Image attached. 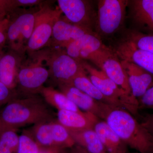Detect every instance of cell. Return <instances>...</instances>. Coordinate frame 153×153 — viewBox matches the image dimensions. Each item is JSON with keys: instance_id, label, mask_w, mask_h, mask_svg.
<instances>
[{"instance_id": "1", "label": "cell", "mask_w": 153, "mask_h": 153, "mask_svg": "<svg viewBox=\"0 0 153 153\" xmlns=\"http://www.w3.org/2000/svg\"><path fill=\"white\" fill-rule=\"evenodd\" d=\"M102 119L121 140L140 153H153V136L135 117L127 111L102 103Z\"/></svg>"}, {"instance_id": "2", "label": "cell", "mask_w": 153, "mask_h": 153, "mask_svg": "<svg viewBox=\"0 0 153 153\" xmlns=\"http://www.w3.org/2000/svg\"><path fill=\"white\" fill-rule=\"evenodd\" d=\"M52 114L42 99L37 97L16 98L6 105L0 113V124L4 129H16L27 125L47 122Z\"/></svg>"}, {"instance_id": "3", "label": "cell", "mask_w": 153, "mask_h": 153, "mask_svg": "<svg viewBox=\"0 0 153 153\" xmlns=\"http://www.w3.org/2000/svg\"><path fill=\"white\" fill-rule=\"evenodd\" d=\"M81 65L89 74V78L94 85L115 106L127 111L134 117L141 116L139 113L138 100L132 94L127 93L110 79L102 70H97L87 62L81 60Z\"/></svg>"}, {"instance_id": "4", "label": "cell", "mask_w": 153, "mask_h": 153, "mask_svg": "<svg viewBox=\"0 0 153 153\" xmlns=\"http://www.w3.org/2000/svg\"><path fill=\"white\" fill-rule=\"evenodd\" d=\"M128 1L100 0L97 3L95 27L97 34L108 36L123 25Z\"/></svg>"}, {"instance_id": "5", "label": "cell", "mask_w": 153, "mask_h": 153, "mask_svg": "<svg viewBox=\"0 0 153 153\" xmlns=\"http://www.w3.org/2000/svg\"><path fill=\"white\" fill-rule=\"evenodd\" d=\"M34 13V30L26 49L30 52L38 51L48 43L52 37L54 25L61 18L62 12L60 9L45 6Z\"/></svg>"}, {"instance_id": "6", "label": "cell", "mask_w": 153, "mask_h": 153, "mask_svg": "<svg viewBox=\"0 0 153 153\" xmlns=\"http://www.w3.org/2000/svg\"><path fill=\"white\" fill-rule=\"evenodd\" d=\"M41 59L46 61L52 74L59 84L71 82L80 72L84 71L81 63L60 49L43 53Z\"/></svg>"}, {"instance_id": "7", "label": "cell", "mask_w": 153, "mask_h": 153, "mask_svg": "<svg viewBox=\"0 0 153 153\" xmlns=\"http://www.w3.org/2000/svg\"><path fill=\"white\" fill-rule=\"evenodd\" d=\"M10 18L7 42L11 50L22 55L33 34L35 25V13H25L18 16Z\"/></svg>"}, {"instance_id": "8", "label": "cell", "mask_w": 153, "mask_h": 153, "mask_svg": "<svg viewBox=\"0 0 153 153\" xmlns=\"http://www.w3.org/2000/svg\"><path fill=\"white\" fill-rule=\"evenodd\" d=\"M59 9L74 25L92 31L95 27L97 13L89 1L83 0H58Z\"/></svg>"}, {"instance_id": "9", "label": "cell", "mask_w": 153, "mask_h": 153, "mask_svg": "<svg viewBox=\"0 0 153 153\" xmlns=\"http://www.w3.org/2000/svg\"><path fill=\"white\" fill-rule=\"evenodd\" d=\"M40 59L37 63L27 66H21L18 73L17 82L22 90L34 92L43 88L49 77V71L42 64Z\"/></svg>"}, {"instance_id": "10", "label": "cell", "mask_w": 153, "mask_h": 153, "mask_svg": "<svg viewBox=\"0 0 153 153\" xmlns=\"http://www.w3.org/2000/svg\"><path fill=\"white\" fill-rule=\"evenodd\" d=\"M121 60L128 61L141 67L153 75V54L138 49L127 39L113 49Z\"/></svg>"}, {"instance_id": "11", "label": "cell", "mask_w": 153, "mask_h": 153, "mask_svg": "<svg viewBox=\"0 0 153 153\" xmlns=\"http://www.w3.org/2000/svg\"><path fill=\"white\" fill-rule=\"evenodd\" d=\"M120 62L127 74L132 94L140 98L153 85V74L134 63L124 60Z\"/></svg>"}, {"instance_id": "12", "label": "cell", "mask_w": 153, "mask_h": 153, "mask_svg": "<svg viewBox=\"0 0 153 153\" xmlns=\"http://www.w3.org/2000/svg\"><path fill=\"white\" fill-rule=\"evenodd\" d=\"M58 122L68 131H80L94 129L99 118L90 112L58 110Z\"/></svg>"}, {"instance_id": "13", "label": "cell", "mask_w": 153, "mask_h": 153, "mask_svg": "<svg viewBox=\"0 0 153 153\" xmlns=\"http://www.w3.org/2000/svg\"><path fill=\"white\" fill-rule=\"evenodd\" d=\"M59 86L61 92L65 94L79 109L85 112L91 113L99 118L102 119L101 102L97 101L74 87L71 82L60 84Z\"/></svg>"}, {"instance_id": "14", "label": "cell", "mask_w": 153, "mask_h": 153, "mask_svg": "<svg viewBox=\"0 0 153 153\" xmlns=\"http://www.w3.org/2000/svg\"><path fill=\"white\" fill-rule=\"evenodd\" d=\"M21 63V55L11 49L0 60V82L11 89L16 85Z\"/></svg>"}, {"instance_id": "15", "label": "cell", "mask_w": 153, "mask_h": 153, "mask_svg": "<svg viewBox=\"0 0 153 153\" xmlns=\"http://www.w3.org/2000/svg\"><path fill=\"white\" fill-rule=\"evenodd\" d=\"M128 7L134 24L153 33V0L128 1Z\"/></svg>"}, {"instance_id": "16", "label": "cell", "mask_w": 153, "mask_h": 153, "mask_svg": "<svg viewBox=\"0 0 153 153\" xmlns=\"http://www.w3.org/2000/svg\"><path fill=\"white\" fill-rule=\"evenodd\" d=\"M100 68L117 85L127 93L132 94L127 74L114 51L104 59Z\"/></svg>"}, {"instance_id": "17", "label": "cell", "mask_w": 153, "mask_h": 153, "mask_svg": "<svg viewBox=\"0 0 153 153\" xmlns=\"http://www.w3.org/2000/svg\"><path fill=\"white\" fill-rule=\"evenodd\" d=\"M92 31L59 19L54 25L52 36L55 44L65 47L68 43Z\"/></svg>"}, {"instance_id": "18", "label": "cell", "mask_w": 153, "mask_h": 153, "mask_svg": "<svg viewBox=\"0 0 153 153\" xmlns=\"http://www.w3.org/2000/svg\"><path fill=\"white\" fill-rule=\"evenodd\" d=\"M113 52V50L105 46L96 33L90 34L86 44L79 52L80 60H90L100 68L103 60Z\"/></svg>"}, {"instance_id": "19", "label": "cell", "mask_w": 153, "mask_h": 153, "mask_svg": "<svg viewBox=\"0 0 153 153\" xmlns=\"http://www.w3.org/2000/svg\"><path fill=\"white\" fill-rule=\"evenodd\" d=\"M94 129L108 153H127V146L105 121H99Z\"/></svg>"}, {"instance_id": "20", "label": "cell", "mask_w": 153, "mask_h": 153, "mask_svg": "<svg viewBox=\"0 0 153 153\" xmlns=\"http://www.w3.org/2000/svg\"><path fill=\"white\" fill-rule=\"evenodd\" d=\"M76 145L91 153L107 152L94 129L80 131H68Z\"/></svg>"}, {"instance_id": "21", "label": "cell", "mask_w": 153, "mask_h": 153, "mask_svg": "<svg viewBox=\"0 0 153 153\" xmlns=\"http://www.w3.org/2000/svg\"><path fill=\"white\" fill-rule=\"evenodd\" d=\"M40 91L46 101L58 110L81 111L61 91H57L51 87H43Z\"/></svg>"}, {"instance_id": "22", "label": "cell", "mask_w": 153, "mask_h": 153, "mask_svg": "<svg viewBox=\"0 0 153 153\" xmlns=\"http://www.w3.org/2000/svg\"><path fill=\"white\" fill-rule=\"evenodd\" d=\"M86 73L85 70L79 73L72 79L71 84L97 101L114 106L111 100L105 97L94 85Z\"/></svg>"}, {"instance_id": "23", "label": "cell", "mask_w": 153, "mask_h": 153, "mask_svg": "<svg viewBox=\"0 0 153 153\" xmlns=\"http://www.w3.org/2000/svg\"><path fill=\"white\" fill-rule=\"evenodd\" d=\"M34 129L35 140L42 150L59 153L55 149L52 138V123L45 122L36 125Z\"/></svg>"}, {"instance_id": "24", "label": "cell", "mask_w": 153, "mask_h": 153, "mask_svg": "<svg viewBox=\"0 0 153 153\" xmlns=\"http://www.w3.org/2000/svg\"><path fill=\"white\" fill-rule=\"evenodd\" d=\"M52 138L55 149L59 152L75 144L69 131L58 123H52Z\"/></svg>"}, {"instance_id": "25", "label": "cell", "mask_w": 153, "mask_h": 153, "mask_svg": "<svg viewBox=\"0 0 153 153\" xmlns=\"http://www.w3.org/2000/svg\"><path fill=\"white\" fill-rule=\"evenodd\" d=\"M19 140L16 130L3 131L0 134V153H17Z\"/></svg>"}, {"instance_id": "26", "label": "cell", "mask_w": 153, "mask_h": 153, "mask_svg": "<svg viewBox=\"0 0 153 153\" xmlns=\"http://www.w3.org/2000/svg\"><path fill=\"white\" fill-rule=\"evenodd\" d=\"M138 49L153 54V36L146 35L137 31L129 33L128 39Z\"/></svg>"}, {"instance_id": "27", "label": "cell", "mask_w": 153, "mask_h": 153, "mask_svg": "<svg viewBox=\"0 0 153 153\" xmlns=\"http://www.w3.org/2000/svg\"><path fill=\"white\" fill-rule=\"evenodd\" d=\"M41 148L34 138L27 134L19 136L17 153H39Z\"/></svg>"}, {"instance_id": "28", "label": "cell", "mask_w": 153, "mask_h": 153, "mask_svg": "<svg viewBox=\"0 0 153 153\" xmlns=\"http://www.w3.org/2000/svg\"><path fill=\"white\" fill-rule=\"evenodd\" d=\"M93 33L85 34L80 38H77L68 43L64 47L66 48L67 54L73 59L80 63L81 60L79 58V52L87 42L90 34Z\"/></svg>"}, {"instance_id": "29", "label": "cell", "mask_w": 153, "mask_h": 153, "mask_svg": "<svg viewBox=\"0 0 153 153\" xmlns=\"http://www.w3.org/2000/svg\"><path fill=\"white\" fill-rule=\"evenodd\" d=\"M16 93L13 89L9 88L0 82V106L16 98Z\"/></svg>"}, {"instance_id": "30", "label": "cell", "mask_w": 153, "mask_h": 153, "mask_svg": "<svg viewBox=\"0 0 153 153\" xmlns=\"http://www.w3.org/2000/svg\"><path fill=\"white\" fill-rule=\"evenodd\" d=\"M139 109H153V85L138 99Z\"/></svg>"}, {"instance_id": "31", "label": "cell", "mask_w": 153, "mask_h": 153, "mask_svg": "<svg viewBox=\"0 0 153 153\" xmlns=\"http://www.w3.org/2000/svg\"><path fill=\"white\" fill-rule=\"evenodd\" d=\"M8 16H0V47H4L7 42V32L10 23Z\"/></svg>"}, {"instance_id": "32", "label": "cell", "mask_w": 153, "mask_h": 153, "mask_svg": "<svg viewBox=\"0 0 153 153\" xmlns=\"http://www.w3.org/2000/svg\"><path fill=\"white\" fill-rule=\"evenodd\" d=\"M16 8V0H0V16L9 15Z\"/></svg>"}, {"instance_id": "33", "label": "cell", "mask_w": 153, "mask_h": 153, "mask_svg": "<svg viewBox=\"0 0 153 153\" xmlns=\"http://www.w3.org/2000/svg\"><path fill=\"white\" fill-rule=\"evenodd\" d=\"M141 123L149 131L153 136V114H146L142 117Z\"/></svg>"}, {"instance_id": "34", "label": "cell", "mask_w": 153, "mask_h": 153, "mask_svg": "<svg viewBox=\"0 0 153 153\" xmlns=\"http://www.w3.org/2000/svg\"><path fill=\"white\" fill-rule=\"evenodd\" d=\"M17 8L21 7H31L38 4L41 1L38 0H16Z\"/></svg>"}, {"instance_id": "35", "label": "cell", "mask_w": 153, "mask_h": 153, "mask_svg": "<svg viewBox=\"0 0 153 153\" xmlns=\"http://www.w3.org/2000/svg\"><path fill=\"white\" fill-rule=\"evenodd\" d=\"M70 150V152L68 153H91L87 152V151L84 149L83 148L79 146L78 145L75 144L72 147ZM103 153H108V152H105Z\"/></svg>"}, {"instance_id": "36", "label": "cell", "mask_w": 153, "mask_h": 153, "mask_svg": "<svg viewBox=\"0 0 153 153\" xmlns=\"http://www.w3.org/2000/svg\"><path fill=\"white\" fill-rule=\"evenodd\" d=\"M3 47H0V60L4 53V51H3Z\"/></svg>"}, {"instance_id": "37", "label": "cell", "mask_w": 153, "mask_h": 153, "mask_svg": "<svg viewBox=\"0 0 153 153\" xmlns=\"http://www.w3.org/2000/svg\"><path fill=\"white\" fill-rule=\"evenodd\" d=\"M39 153H57L55 152H52V151H44L42 150L41 152Z\"/></svg>"}, {"instance_id": "38", "label": "cell", "mask_w": 153, "mask_h": 153, "mask_svg": "<svg viewBox=\"0 0 153 153\" xmlns=\"http://www.w3.org/2000/svg\"><path fill=\"white\" fill-rule=\"evenodd\" d=\"M4 130V129L3 128L2 126L1 125V124H0V134H1V133Z\"/></svg>"}, {"instance_id": "39", "label": "cell", "mask_w": 153, "mask_h": 153, "mask_svg": "<svg viewBox=\"0 0 153 153\" xmlns=\"http://www.w3.org/2000/svg\"><path fill=\"white\" fill-rule=\"evenodd\" d=\"M140 153L138 152V153Z\"/></svg>"}]
</instances>
